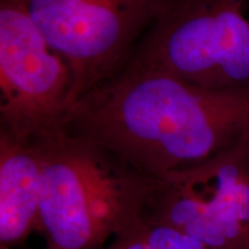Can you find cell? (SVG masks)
<instances>
[{"label": "cell", "mask_w": 249, "mask_h": 249, "mask_svg": "<svg viewBox=\"0 0 249 249\" xmlns=\"http://www.w3.org/2000/svg\"><path fill=\"white\" fill-rule=\"evenodd\" d=\"M104 249H211L181 230L156 220L140 222Z\"/></svg>", "instance_id": "obj_8"}, {"label": "cell", "mask_w": 249, "mask_h": 249, "mask_svg": "<svg viewBox=\"0 0 249 249\" xmlns=\"http://www.w3.org/2000/svg\"><path fill=\"white\" fill-rule=\"evenodd\" d=\"M35 141L43 165L37 231L46 249H104L147 218L158 177L62 128Z\"/></svg>", "instance_id": "obj_2"}, {"label": "cell", "mask_w": 249, "mask_h": 249, "mask_svg": "<svg viewBox=\"0 0 249 249\" xmlns=\"http://www.w3.org/2000/svg\"><path fill=\"white\" fill-rule=\"evenodd\" d=\"M61 128L154 177L193 169L249 136V89L218 90L126 64L68 107Z\"/></svg>", "instance_id": "obj_1"}, {"label": "cell", "mask_w": 249, "mask_h": 249, "mask_svg": "<svg viewBox=\"0 0 249 249\" xmlns=\"http://www.w3.org/2000/svg\"><path fill=\"white\" fill-rule=\"evenodd\" d=\"M127 64L209 89H249V0H167Z\"/></svg>", "instance_id": "obj_3"}, {"label": "cell", "mask_w": 249, "mask_h": 249, "mask_svg": "<svg viewBox=\"0 0 249 249\" xmlns=\"http://www.w3.org/2000/svg\"><path fill=\"white\" fill-rule=\"evenodd\" d=\"M71 73L23 0H0V130L36 140L60 129Z\"/></svg>", "instance_id": "obj_5"}, {"label": "cell", "mask_w": 249, "mask_h": 249, "mask_svg": "<svg viewBox=\"0 0 249 249\" xmlns=\"http://www.w3.org/2000/svg\"><path fill=\"white\" fill-rule=\"evenodd\" d=\"M0 249H12V247H6V246H0Z\"/></svg>", "instance_id": "obj_9"}, {"label": "cell", "mask_w": 249, "mask_h": 249, "mask_svg": "<svg viewBox=\"0 0 249 249\" xmlns=\"http://www.w3.org/2000/svg\"><path fill=\"white\" fill-rule=\"evenodd\" d=\"M166 1L23 0L31 20L70 67V107L123 70Z\"/></svg>", "instance_id": "obj_4"}, {"label": "cell", "mask_w": 249, "mask_h": 249, "mask_svg": "<svg viewBox=\"0 0 249 249\" xmlns=\"http://www.w3.org/2000/svg\"><path fill=\"white\" fill-rule=\"evenodd\" d=\"M43 165L35 140L0 130V246L13 247L37 231Z\"/></svg>", "instance_id": "obj_7"}, {"label": "cell", "mask_w": 249, "mask_h": 249, "mask_svg": "<svg viewBox=\"0 0 249 249\" xmlns=\"http://www.w3.org/2000/svg\"><path fill=\"white\" fill-rule=\"evenodd\" d=\"M144 220L211 249H249V136L193 169L160 177Z\"/></svg>", "instance_id": "obj_6"}]
</instances>
